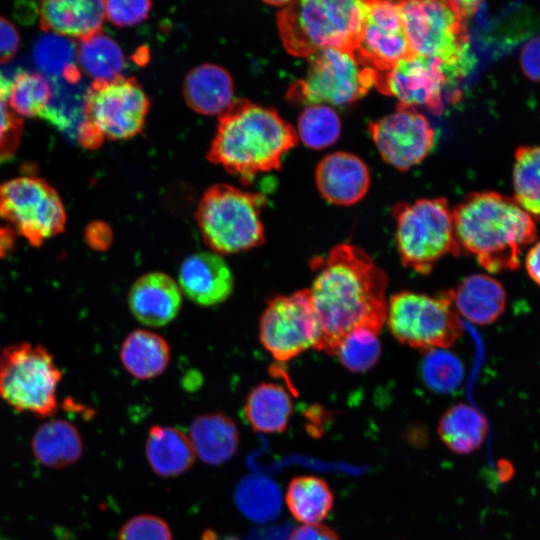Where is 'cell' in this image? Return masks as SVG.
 Instances as JSON below:
<instances>
[{
  "instance_id": "cell-19",
  "label": "cell",
  "mask_w": 540,
  "mask_h": 540,
  "mask_svg": "<svg viewBox=\"0 0 540 540\" xmlns=\"http://www.w3.org/2000/svg\"><path fill=\"white\" fill-rule=\"evenodd\" d=\"M315 180L321 196L329 203L350 206L360 201L370 185L366 164L356 155L335 152L317 165Z\"/></svg>"
},
{
  "instance_id": "cell-14",
  "label": "cell",
  "mask_w": 540,
  "mask_h": 540,
  "mask_svg": "<svg viewBox=\"0 0 540 540\" xmlns=\"http://www.w3.org/2000/svg\"><path fill=\"white\" fill-rule=\"evenodd\" d=\"M460 74L440 61L410 54L379 72L376 87L396 98L400 106L440 111L448 81Z\"/></svg>"
},
{
  "instance_id": "cell-40",
  "label": "cell",
  "mask_w": 540,
  "mask_h": 540,
  "mask_svg": "<svg viewBox=\"0 0 540 540\" xmlns=\"http://www.w3.org/2000/svg\"><path fill=\"white\" fill-rule=\"evenodd\" d=\"M105 18L120 27L132 26L142 22L151 11L152 3L146 0L104 1Z\"/></svg>"
},
{
  "instance_id": "cell-43",
  "label": "cell",
  "mask_w": 540,
  "mask_h": 540,
  "mask_svg": "<svg viewBox=\"0 0 540 540\" xmlns=\"http://www.w3.org/2000/svg\"><path fill=\"white\" fill-rule=\"evenodd\" d=\"M84 238L91 249L105 251L112 244L113 234L111 228L106 223L95 221L87 225Z\"/></svg>"
},
{
  "instance_id": "cell-26",
  "label": "cell",
  "mask_w": 540,
  "mask_h": 540,
  "mask_svg": "<svg viewBox=\"0 0 540 540\" xmlns=\"http://www.w3.org/2000/svg\"><path fill=\"white\" fill-rule=\"evenodd\" d=\"M438 435L445 446L459 455L480 449L488 433V423L483 414L466 403H457L440 417Z\"/></svg>"
},
{
  "instance_id": "cell-33",
  "label": "cell",
  "mask_w": 540,
  "mask_h": 540,
  "mask_svg": "<svg viewBox=\"0 0 540 540\" xmlns=\"http://www.w3.org/2000/svg\"><path fill=\"white\" fill-rule=\"evenodd\" d=\"M515 201L540 221V146L521 147L513 167Z\"/></svg>"
},
{
  "instance_id": "cell-25",
  "label": "cell",
  "mask_w": 540,
  "mask_h": 540,
  "mask_svg": "<svg viewBox=\"0 0 540 540\" xmlns=\"http://www.w3.org/2000/svg\"><path fill=\"white\" fill-rule=\"evenodd\" d=\"M293 411L288 391L275 383H261L247 396L244 413L254 431L266 434L286 430Z\"/></svg>"
},
{
  "instance_id": "cell-15",
  "label": "cell",
  "mask_w": 540,
  "mask_h": 540,
  "mask_svg": "<svg viewBox=\"0 0 540 540\" xmlns=\"http://www.w3.org/2000/svg\"><path fill=\"white\" fill-rule=\"evenodd\" d=\"M369 130L383 160L399 170L422 162L434 145L432 126L414 108L400 106L373 122Z\"/></svg>"
},
{
  "instance_id": "cell-17",
  "label": "cell",
  "mask_w": 540,
  "mask_h": 540,
  "mask_svg": "<svg viewBox=\"0 0 540 540\" xmlns=\"http://www.w3.org/2000/svg\"><path fill=\"white\" fill-rule=\"evenodd\" d=\"M178 285L189 300L210 307L223 303L233 292L234 277L224 258L213 251L189 255L180 265Z\"/></svg>"
},
{
  "instance_id": "cell-3",
  "label": "cell",
  "mask_w": 540,
  "mask_h": 540,
  "mask_svg": "<svg viewBox=\"0 0 540 540\" xmlns=\"http://www.w3.org/2000/svg\"><path fill=\"white\" fill-rule=\"evenodd\" d=\"M295 129L274 109L235 100L218 118L207 158L243 180L278 169L297 143Z\"/></svg>"
},
{
  "instance_id": "cell-46",
  "label": "cell",
  "mask_w": 540,
  "mask_h": 540,
  "mask_svg": "<svg viewBox=\"0 0 540 540\" xmlns=\"http://www.w3.org/2000/svg\"><path fill=\"white\" fill-rule=\"evenodd\" d=\"M16 233L9 226H0V258L7 256L15 244Z\"/></svg>"
},
{
  "instance_id": "cell-29",
  "label": "cell",
  "mask_w": 540,
  "mask_h": 540,
  "mask_svg": "<svg viewBox=\"0 0 540 540\" xmlns=\"http://www.w3.org/2000/svg\"><path fill=\"white\" fill-rule=\"evenodd\" d=\"M286 504L292 516L303 525L320 524L334 505V495L328 483L314 475H301L288 484Z\"/></svg>"
},
{
  "instance_id": "cell-1",
  "label": "cell",
  "mask_w": 540,
  "mask_h": 540,
  "mask_svg": "<svg viewBox=\"0 0 540 540\" xmlns=\"http://www.w3.org/2000/svg\"><path fill=\"white\" fill-rule=\"evenodd\" d=\"M314 278L307 288L317 322L315 349L335 355L352 331L379 334L386 320V273L353 244L334 246L312 261Z\"/></svg>"
},
{
  "instance_id": "cell-8",
  "label": "cell",
  "mask_w": 540,
  "mask_h": 540,
  "mask_svg": "<svg viewBox=\"0 0 540 540\" xmlns=\"http://www.w3.org/2000/svg\"><path fill=\"white\" fill-rule=\"evenodd\" d=\"M395 238L402 264L423 275L448 254L460 255L453 213L443 198L400 203L393 209Z\"/></svg>"
},
{
  "instance_id": "cell-7",
  "label": "cell",
  "mask_w": 540,
  "mask_h": 540,
  "mask_svg": "<svg viewBox=\"0 0 540 540\" xmlns=\"http://www.w3.org/2000/svg\"><path fill=\"white\" fill-rule=\"evenodd\" d=\"M466 2L413 0L399 3L411 54L440 61L463 73L468 35Z\"/></svg>"
},
{
  "instance_id": "cell-23",
  "label": "cell",
  "mask_w": 540,
  "mask_h": 540,
  "mask_svg": "<svg viewBox=\"0 0 540 540\" xmlns=\"http://www.w3.org/2000/svg\"><path fill=\"white\" fill-rule=\"evenodd\" d=\"M190 441L195 454L210 465H219L233 457L239 434L235 422L224 413L196 417L190 426Z\"/></svg>"
},
{
  "instance_id": "cell-42",
  "label": "cell",
  "mask_w": 540,
  "mask_h": 540,
  "mask_svg": "<svg viewBox=\"0 0 540 540\" xmlns=\"http://www.w3.org/2000/svg\"><path fill=\"white\" fill-rule=\"evenodd\" d=\"M520 63L529 79L540 82V36L524 44L520 52Z\"/></svg>"
},
{
  "instance_id": "cell-22",
  "label": "cell",
  "mask_w": 540,
  "mask_h": 540,
  "mask_svg": "<svg viewBox=\"0 0 540 540\" xmlns=\"http://www.w3.org/2000/svg\"><path fill=\"white\" fill-rule=\"evenodd\" d=\"M450 292L456 312L475 324L492 323L505 308L504 288L485 274L468 276Z\"/></svg>"
},
{
  "instance_id": "cell-4",
  "label": "cell",
  "mask_w": 540,
  "mask_h": 540,
  "mask_svg": "<svg viewBox=\"0 0 540 540\" xmlns=\"http://www.w3.org/2000/svg\"><path fill=\"white\" fill-rule=\"evenodd\" d=\"M366 1H288L277 12V27L287 52L306 57L330 48L355 50Z\"/></svg>"
},
{
  "instance_id": "cell-6",
  "label": "cell",
  "mask_w": 540,
  "mask_h": 540,
  "mask_svg": "<svg viewBox=\"0 0 540 540\" xmlns=\"http://www.w3.org/2000/svg\"><path fill=\"white\" fill-rule=\"evenodd\" d=\"M149 107L148 96L135 78L120 75L93 81L86 91L78 141L86 149H96L105 139H130L143 129Z\"/></svg>"
},
{
  "instance_id": "cell-37",
  "label": "cell",
  "mask_w": 540,
  "mask_h": 540,
  "mask_svg": "<svg viewBox=\"0 0 540 540\" xmlns=\"http://www.w3.org/2000/svg\"><path fill=\"white\" fill-rule=\"evenodd\" d=\"M425 384L440 393L456 389L463 378V367L459 359L446 349L427 351L422 362Z\"/></svg>"
},
{
  "instance_id": "cell-10",
  "label": "cell",
  "mask_w": 540,
  "mask_h": 540,
  "mask_svg": "<svg viewBox=\"0 0 540 540\" xmlns=\"http://www.w3.org/2000/svg\"><path fill=\"white\" fill-rule=\"evenodd\" d=\"M62 373L41 345L27 342L5 348L0 360V397L17 411L53 415Z\"/></svg>"
},
{
  "instance_id": "cell-36",
  "label": "cell",
  "mask_w": 540,
  "mask_h": 540,
  "mask_svg": "<svg viewBox=\"0 0 540 540\" xmlns=\"http://www.w3.org/2000/svg\"><path fill=\"white\" fill-rule=\"evenodd\" d=\"M335 355L353 372H364L373 368L381 355L378 333L368 329L352 331L341 341Z\"/></svg>"
},
{
  "instance_id": "cell-39",
  "label": "cell",
  "mask_w": 540,
  "mask_h": 540,
  "mask_svg": "<svg viewBox=\"0 0 540 540\" xmlns=\"http://www.w3.org/2000/svg\"><path fill=\"white\" fill-rule=\"evenodd\" d=\"M117 540H172V533L163 519L142 514L122 526Z\"/></svg>"
},
{
  "instance_id": "cell-34",
  "label": "cell",
  "mask_w": 540,
  "mask_h": 540,
  "mask_svg": "<svg viewBox=\"0 0 540 540\" xmlns=\"http://www.w3.org/2000/svg\"><path fill=\"white\" fill-rule=\"evenodd\" d=\"M53 97V88L44 75L21 72L10 84L7 103L19 117L41 116Z\"/></svg>"
},
{
  "instance_id": "cell-21",
  "label": "cell",
  "mask_w": 540,
  "mask_h": 540,
  "mask_svg": "<svg viewBox=\"0 0 540 540\" xmlns=\"http://www.w3.org/2000/svg\"><path fill=\"white\" fill-rule=\"evenodd\" d=\"M183 94L187 105L203 115L219 117L235 102L231 75L212 63L198 65L186 75Z\"/></svg>"
},
{
  "instance_id": "cell-12",
  "label": "cell",
  "mask_w": 540,
  "mask_h": 540,
  "mask_svg": "<svg viewBox=\"0 0 540 540\" xmlns=\"http://www.w3.org/2000/svg\"><path fill=\"white\" fill-rule=\"evenodd\" d=\"M0 219L38 248L64 231L66 212L57 191L44 179L20 176L0 183Z\"/></svg>"
},
{
  "instance_id": "cell-27",
  "label": "cell",
  "mask_w": 540,
  "mask_h": 540,
  "mask_svg": "<svg viewBox=\"0 0 540 540\" xmlns=\"http://www.w3.org/2000/svg\"><path fill=\"white\" fill-rule=\"evenodd\" d=\"M120 359L130 375L140 380H148L165 371L170 360V348L159 334L138 329L124 339Z\"/></svg>"
},
{
  "instance_id": "cell-9",
  "label": "cell",
  "mask_w": 540,
  "mask_h": 540,
  "mask_svg": "<svg viewBox=\"0 0 540 540\" xmlns=\"http://www.w3.org/2000/svg\"><path fill=\"white\" fill-rule=\"evenodd\" d=\"M385 322L400 343L425 352L447 349L463 333L450 290L397 292L388 299Z\"/></svg>"
},
{
  "instance_id": "cell-31",
  "label": "cell",
  "mask_w": 540,
  "mask_h": 540,
  "mask_svg": "<svg viewBox=\"0 0 540 540\" xmlns=\"http://www.w3.org/2000/svg\"><path fill=\"white\" fill-rule=\"evenodd\" d=\"M77 64L93 81H109L121 75L125 58L115 40L102 32L80 40Z\"/></svg>"
},
{
  "instance_id": "cell-32",
  "label": "cell",
  "mask_w": 540,
  "mask_h": 540,
  "mask_svg": "<svg viewBox=\"0 0 540 540\" xmlns=\"http://www.w3.org/2000/svg\"><path fill=\"white\" fill-rule=\"evenodd\" d=\"M235 503L250 520L266 522L275 518L280 510V494L273 481L252 474L243 478L236 487Z\"/></svg>"
},
{
  "instance_id": "cell-28",
  "label": "cell",
  "mask_w": 540,
  "mask_h": 540,
  "mask_svg": "<svg viewBox=\"0 0 540 540\" xmlns=\"http://www.w3.org/2000/svg\"><path fill=\"white\" fill-rule=\"evenodd\" d=\"M32 450L41 464L62 468L80 458L83 445L78 430L71 423L55 419L37 429L32 439Z\"/></svg>"
},
{
  "instance_id": "cell-45",
  "label": "cell",
  "mask_w": 540,
  "mask_h": 540,
  "mask_svg": "<svg viewBox=\"0 0 540 540\" xmlns=\"http://www.w3.org/2000/svg\"><path fill=\"white\" fill-rule=\"evenodd\" d=\"M525 267L530 278L540 286V241L529 249L525 258Z\"/></svg>"
},
{
  "instance_id": "cell-18",
  "label": "cell",
  "mask_w": 540,
  "mask_h": 540,
  "mask_svg": "<svg viewBox=\"0 0 540 540\" xmlns=\"http://www.w3.org/2000/svg\"><path fill=\"white\" fill-rule=\"evenodd\" d=\"M182 306L178 283L163 272H149L137 278L128 292L133 317L148 327H162L176 318Z\"/></svg>"
},
{
  "instance_id": "cell-2",
  "label": "cell",
  "mask_w": 540,
  "mask_h": 540,
  "mask_svg": "<svg viewBox=\"0 0 540 540\" xmlns=\"http://www.w3.org/2000/svg\"><path fill=\"white\" fill-rule=\"evenodd\" d=\"M452 213L461 253L472 255L489 272L518 268L524 249L536 238L532 217L496 192L473 193Z\"/></svg>"
},
{
  "instance_id": "cell-11",
  "label": "cell",
  "mask_w": 540,
  "mask_h": 540,
  "mask_svg": "<svg viewBox=\"0 0 540 540\" xmlns=\"http://www.w3.org/2000/svg\"><path fill=\"white\" fill-rule=\"evenodd\" d=\"M308 60L304 79L290 88L289 96L309 105H347L377 85L379 72L355 50L325 49Z\"/></svg>"
},
{
  "instance_id": "cell-38",
  "label": "cell",
  "mask_w": 540,
  "mask_h": 540,
  "mask_svg": "<svg viewBox=\"0 0 540 540\" xmlns=\"http://www.w3.org/2000/svg\"><path fill=\"white\" fill-rule=\"evenodd\" d=\"M9 87L10 83L0 75V162L16 153L23 134V119L7 103Z\"/></svg>"
},
{
  "instance_id": "cell-5",
  "label": "cell",
  "mask_w": 540,
  "mask_h": 540,
  "mask_svg": "<svg viewBox=\"0 0 540 540\" xmlns=\"http://www.w3.org/2000/svg\"><path fill=\"white\" fill-rule=\"evenodd\" d=\"M264 197L228 184L210 186L202 195L196 220L211 251L234 254L261 246L265 229L260 218Z\"/></svg>"
},
{
  "instance_id": "cell-13",
  "label": "cell",
  "mask_w": 540,
  "mask_h": 540,
  "mask_svg": "<svg viewBox=\"0 0 540 540\" xmlns=\"http://www.w3.org/2000/svg\"><path fill=\"white\" fill-rule=\"evenodd\" d=\"M258 331L262 346L277 361H289L315 348L318 330L308 290L270 299Z\"/></svg>"
},
{
  "instance_id": "cell-30",
  "label": "cell",
  "mask_w": 540,
  "mask_h": 540,
  "mask_svg": "<svg viewBox=\"0 0 540 540\" xmlns=\"http://www.w3.org/2000/svg\"><path fill=\"white\" fill-rule=\"evenodd\" d=\"M76 54L73 39L49 32L38 37L32 49L33 62L42 75L62 78L68 84H78L81 79Z\"/></svg>"
},
{
  "instance_id": "cell-47",
  "label": "cell",
  "mask_w": 540,
  "mask_h": 540,
  "mask_svg": "<svg viewBox=\"0 0 540 540\" xmlns=\"http://www.w3.org/2000/svg\"><path fill=\"white\" fill-rule=\"evenodd\" d=\"M202 540H240L235 536H220L215 531L207 529L202 534Z\"/></svg>"
},
{
  "instance_id": "cell-44",
  "label": "cell",
  "mask_w": 540,
  "mask_h": 540,
  "mask_svg": "<svg viewBox=\"0 0 540 540\" xmlns=\"http://www.w3.org/2000/svg\"><path fill=\"white\" fill-rule=\"evenodd\" d=\"M288 540H340L338 534L324 524L302 525L292 531Z\"/></svg>"
},
{
  "instance_id": "cell-35",
  "label": "cell",
  "mask_w": 540,
  "mask_h": 540,
  "mask_svg": "<svg viewBox=\"0 0 540 540\" xmlns=\"http://www.w3.org/2000/svg\"><path fill=\"white\" fill-rule=\"evenodd\" d=\"M295 131L297 139L308 148L324 149L339 138L341 121L331 106L310 104L300 114Z\"/></svg>"
},
{
  "instance_id": "cell-24",
  "label": "cell",
  "mask_w": 540,
  "mask_h": 540,
  "mask_svg": "<svg viewBox=\"0 0 540 540\" xmlns=\"http://www.w3.org/2000/svg\"><path fill=\"white\" fill-rule=\"evenodd\" d=\"M146 457L156 474L173 477L191 468L195 451L190 439L178 429L155 425L148 433Z\"/></svg>"
},
{
  "instance_id": "cell-48",
  "label": "cell",
  "mask_w": 540,
  "mask_h": 540,
  "mask_svg": "<svg viewBox=\"0 0 540 540\" xmlns=\"http://www.w3.org/2000/svg\"><path fill=\"white\" fill-rule=\"evenodd\" d=\"M1 354H2V353H0V360H1Z\"/></svg>"
},
{
  "instance_id": "cell-16",
  "label": "cell",
  "mask_w": 540,
  "mask_h": 540,
  "mask_svg": "<svg viewBox=\"0 0 540 540\" xmlns=\"http://www.w3.org/2000/svg\"><path fill=\"white\" fill-rule=\"evenodd\" d=\"M357 54L384 72L411 54L399 3L366 1Z\"/></svg>"
},
{
  "instance_id": "cell-20",
  "label": "cell",
  "mask_w": 540,
  "mask_h": 540,
  "mask_svg": "<svg viewBox=\"0 0 540 540\" xmlns=\"http://www.w3.org/2000/svg\"><path fill=\"white\" fill-rule=\"evenodd\" d=\"M38 14L45 33L83 40L102 32L105 5L100 0L44 1L39 4Z\"/></svg>"
},
{
  "instance_id": "cell-41",
  "label": "cell",
  "mask_w": 540,
  "mask_h": 540,
  "mask_svg": "<svg viewBox=\"0 0 540 540\" xmlns=\"http://www.w3.org/2000/svg\"><path fill=\"white\" fill-rule=\"evenodd\" d=\"M20 46L18 30L12 22L0 16V64L14 58Z\"/></svg>"
}]
</instances>
